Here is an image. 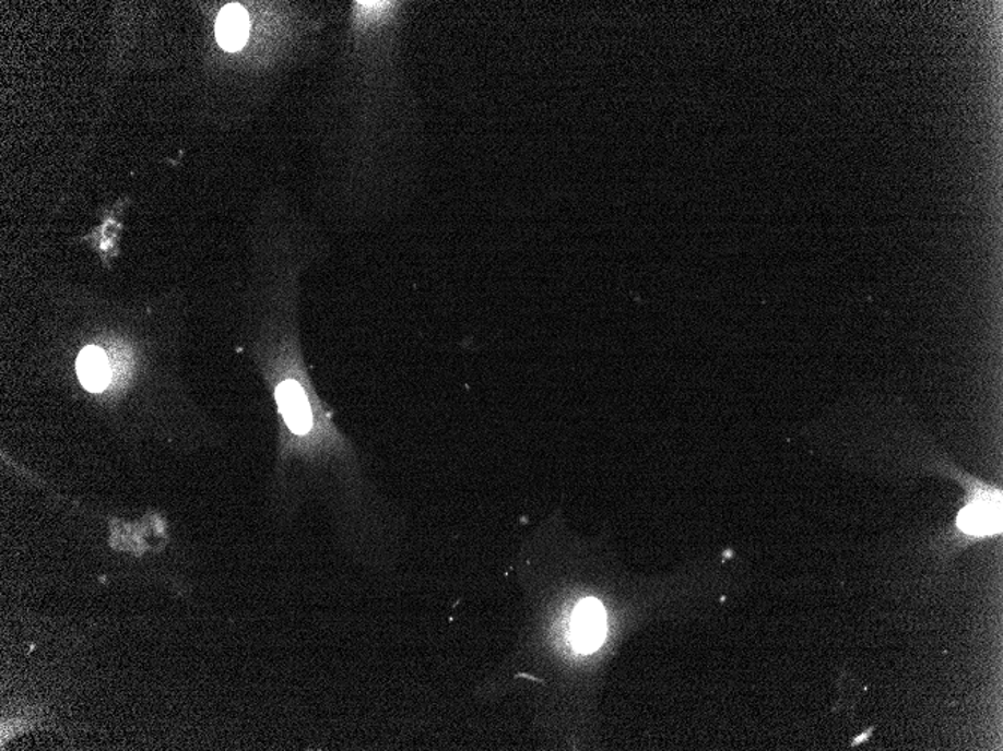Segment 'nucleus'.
Listing matches in <instances>:
<instances>
[{
	"mask_svg": "<svg viewBox=\"0 0 1003 751\" xmlns=\"http://www.w3.org/2000/svg\"><path fill=\"white\" fill-rule=\"evenodd\" d=\"M968 481V500L958 512L953 532L946 536V545L954 549L972 541L1001 536L1002 533L1001 488L982 484L972 477H969Z\"/></svg>",
	"mask_w": 1003,
	"mask_h": 751,
	"instance_id": "f257e3e1",
	"label": "nucleus"
},
{
	"mask_svg": "<svg viewBox=\"0 0 1003 751\" xmlns=\"http://www.w3.org/2000/svg\"><path fill=\"white\" fill-rule=\"evenodd\" d=\"M275 400L284 424L292 433L305 437L312 431L315 417H312L310 400L299 381H281L275 389Z\"/></svg>",
	"mask_w": 1003,
	"mask_h": 751,
	"instance_id": "f03ea898",
	"label": "nucleus"
},
{
	"mask_svg": "<svg viewBox=\"0 0 1003 751\" xmlns=\"http://www.w3.org/2000/svg\"><path fill=\"white\" fill-rule=\"evenodd\" d=\"M605 612L600 601L589 598L577 606L571 624L573 644L581 653H591L603 644Z\"/></svg>",
	"mask_w": 1003,
	"mask_h": 751,
	"instance_id": "7ed1b4c3",
	"label": "nucleus"
},
{
	"mask_svg": "<svg viewBox=\"0 0 1003 751\" xmlns=\"http://www.w3.org/2000/svg\"><path fill=\"white\" fill-rule=\"evenodd\" d=\"M216 39L227 51H238L246 46L250 35V19L243 7L232 3L223 8L216 20Z\"/></svg>",
	"mask_w": 1003,
	"mask_h": 751,
	"instance_id": "20e7f679",
	"label": "nucleus"
},
{
	"mask_svg": "<svg viewBox=\"0 0 1003 751\" xmlns=\"http://www.w3.org/2000/svg\"><path fill=\"white\" fill-rule=\"evenodd\" d=\"M78 376L86 391L96 393L106 391L111 380L106 353L98 347L84 348L78 357Z\"/></svg>",
	"mask_w": 1003,
	"mask_h": 751,
	"instance_id": "39448f33",
	"label": "nucleus"
}]
</instances>
